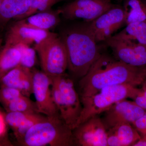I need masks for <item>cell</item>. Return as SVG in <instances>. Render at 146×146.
Returning a JSON list of instances; mask_svg holds the SVG:
<instances>
[{
	"mask_svg": "<svg viewBox=\"0 0 146 146\" xmlns=\"http://www.w3.org/2000/svg\"><path fill=\"white\" fill-rule=\"evenodd\" d=\"M146 80V68L134 67L117 60L102 50L85 76L79 80L80 98L88 96L106 86L129 84L137 87Z\"/></svg>",
	"mask_w": 146,
	"mask_h": 146,
	"instance_id": "cell-1",
	"label": "cell"
},
{
	"mask_svg": "<svg viewBox=\"0 0 146 146\" xmlns=\"http://www.w3.org/2000/svg\"><path fill=\"white\" fill-rule=\"evenodd\" d=\"M91 22L70 24L60 35L67 52L68 70L71 77L78 80L88 72L103 50L96 41Z\"/></svg>",
	"mask_w": 146,
	"mask_h": 146,
	"instance_id": "cell-2",
	"label": "cell"
},
{
	"mask_svg": "<svg viewBox=\"0 0 146 146\" xmlns=\"http://www.w3.org/2000/svg\"><path fill=\"white\" fill-rule=\"evenodd\" d=\"M18 144L23 146H75L73 129L59 115L45 116L29 129Z\"/></svg>",
	"mask_w": 146,
	"mask_h": 146,
	"instance_id": "cell-3",
	"label": "cell"
},
{
	"mask_svg": "<svg viewBox=\"0 0 146 146\" xmlns=\"http://www.w3.org/2000/svg\"><path fill=\"white\" fill-rule=\"evenodd\" d=\"M53 100L60 118L73 129L81 115L80 97L71 77L65 74L52 78Z\"/></svg>",
	"mask_w": 146,
	"mask_h": 146,
	"instance_id": "cell-4",
	"label": "cell"
},
{
	"mask_svg": "<svg viewBox=\"0 0 146 146\" xmlns=\"http://www.w3.org/2000/svg\"><path fill=\"white\" fill-rule=\"evenodd\" d=\"M139 90L129 84L113 85L105 87L91 96L80 98L82 109L75 127L91 117L102 114L118 102L133 99Z\"/></svg>",
	"mask_w": 146,
	"mask_h": 146,
	"instance_id": "cell-5",
	"label": "cell"
},
{
	"mask_svg": "<svg viewBox=\"0 0 146 146\" xmlns=\"http://www.w3.org/2000/svg\"><path fill=\"white\" fill-rule=\"evenodd\" d=\"M39 55L42 71L51 78L65 74L68 56L60 36L52 33L33 47Z\"/></svg>",
	"mask_w": 146,
	"mask_h": 146,
	"instance_id": "cell-6",
	"label": "cell"
},
{
	"mask_svg": "<svg viewBox=\"0 0 146 146\" xmlns=\"http://www.w3.org/2000/svg\"><path fill=\"white\" fill-rule=\"evenodd\" d=\"M112 0H74L60 7V14L67 20L94 21L114 4Z\"/></svg>",
	"mask_w": 146,
	"mask_h": 146,
	"instance_id": "cell-7",
	"label": "cell"
},
{
	"mask_svg": "<svg viewBox=\"0 0 146 146\" xmlns=\"http://www.w3.org/2000/svg\"><path fill=\"white\" fill-rule=\"evenodd\" d=\"M91 25L97 43H104L126 25L122 5L114 4L108 10L91 22Z\"/></svg>",
	"mask_w": 146,
	"mask_h": 146,
	"instance_id": "cell-8",
	"label": "cell"
},
{
	"mask_svg": "<svg viewBox=\"0 0 146 146\" xmlns=\"http://www.w3.org/2000/svg\"><path fill=\"white\" fill-rule=\"evenodd\" d=\"M52 85V78L43 71H33V94L37 112L46 116L59 115L53 100Z\"/></svg>",
	"mask_w": 146,
	"mask_h": 146,
	"instance_id": "cell-9",
	"label": "cell"
},
{
	"mask_svg": "<svg viewBox=\"0 0 146 146\" xmlns=\"http://www.w3.org/2000/svg\"><path fill=\"white\" fill-rule=\"evenodd\" d=\"M73 133L75 146H108L107 129L98 115L77 126Z\"/></svg>",
	"mask_w": 146,
	"mask_h": 146,
	"instance_id": "cell-10",
	"label": "cell"
},
{
	"mask_svg": "<svg viewBox=\"0 0 146 146\" xmlns=\"http://www.w3.org/2000/svg\"><path fill=\"white\" fill-rule=\"evenodd\" d=\"M104 43L117 60L134 67L146 68V46L113 36Z\"/></svg>",
	"mask_w": 146,
	"mask_h": 146,
	"instance_id": "cell-11",
	"label": "cell"
},
{
	"mask_svg": "<svg viewBox=\"0 0 146 146\" xmlns=\"http://www.w3.org/2000/svg\"><path fill=\"white\" fill-rule=\"evenodd\" d=\"M146 112L134 101L125 99L111 106L103 112L101 118L107 130L121 124H132Z\"/></svg>",
	"mask_w": 146,
	"mask_h": 146,
	"instance_id": "cell-12",
	"label": "cell"
},
{
	"mask_svg": "<svg viewBox=\"0 0 146 146\" xmlns=\"http://www.w3.org/2000/svg\"><path fill=\"white\" fill-rule=\"evenodd\" d=\"M50 31L41 30L27 26L17 22L7 35L5 43L10 44H24L30 46L39 44L51 34Z\"/></svg>",
	"mask_w": 146,
	"mask_h": 146,
	"instance_id": "cell-13",
	"label": "cell"
},
{
	"mask_svg": "<svg viewBox=\"0 0 146 146\" xmlns=\"http://www.w3.org/2000/svg\"><path fill=\"white\" fill-rule=\"evenodd\" d=\"M46 116L37 113L10 112L4 114L7 125L12 129L18 143L32 126L43 119Z\"/></svg>",
	"mask_w": 146,
	"mask_h": 146,
	"instance_id": "cell-14",
	"label": "cell"
},
{
	"mask_svg": "<svg viewBox=\"0 0 146 146\" xmlns=\"http://www.w3.org/2000/svg\"><path fill=\"white\" fill-rule=\"evenodd\" d=\"M108 146H133L141 135L132 124H121L107 130Z\"/></svg>",
	"mask_w": 146,
	"mask_h": 146,
	"instance_id": "cell-15",
	"label": "cell"
},
{
	"mask_svg": "<svg viewBox=\"0 0 146 146\" xmlns=\"http://www.w3.org/2000/svg\"><path fill=\"white\" fill-rule=\"evenodd\" d=\"M59 11L39 12L18 21L20 23L37 29L49 31L59 23Z\"/></svg>",
	"mask_w": 146,
	"mask_h": 146,
	"instance_id": "cell-16",
	"label": "cell"
},
{
	"mask_svg": "<svg viewBox=\"0 0 146 146\" xmlns=\"http://www.w3.org/2000/svg\"><path fill=\"white\" fill-rule=\"evenodd\" d=\"M21 58V49L18 44L5 43L0 49V79L20 65Z\"/></svg>",
	"mask_w": 146,
	"mask_h": 146,
	"instance_id": "cell-17",
	"label": "cell"
},
{
	"mask_svg": "<svg viewBox=\"0 0 146 146\" xmlns=\"http://www.w3.org/2000/svg\"><path fill=\"white\" fill-rule=\"evenodd\" d=\"M31 0H1L0 5V22L12 19L19 20L29 8Z\"/></svg>",
	"mask_w": 146,
	"mask_h": 146,
	"instance_id": "cell-18",
	"label": "cell"
},
{
	"mask_svg": "<svg viewBox=\"0 0 146 146\" xmlns=\"http://www.w3.org/2000/svg\"><path fill=\"white\" fill-rule=\"evenodd\" d=\"M112 36L146 46V21L127 24Z\"/></svg>",
	"mask_w": 146,
	"mask_h": 146,
	"instance_id": "cell-19",
	"label": "cell"
},
{
	"mask_svg": "<svg viewBox=\"0 0 146 146\" xmlns=\"http://www.w3.org/2000/svg\"><path fill=\"white\" fill-rule=\"evenodd\" d=\"M123 2L126 25L146 21V0H124Z\"/></svg>",
	"mask_w": 146,
	"mask_h": 146,
	"instance_id": "cell-20",
	"label": "cell"
},
{
	"mask_svg": "<svg viewBox=\"0 0 146 146\" xmlns=\"http://www.w3.org/2000/svg\"><path fill=\"white\" fill-rule=\"evenodd\" d=\"M7 112H18L27 113H38L35 102H33L29 97L23 96L10 102L4 106Z\"/></svg>",
	"mask_w": 146,
	"mask_h": 146,
	"instance_id": "cell-21",
	"label": "cell"
},
{
	"mask_svg": "<svg viewBox=\"0 0 146 146\" xmlns=\"http://www.w3.org/2000/svg\"><path fill=\"white\" fill-rule=\"evenodd\" d=\"M30 70L18 65L0 79V86H7L18 89L21 80Z\"/></svg>",
	"mask_w": 146,
	"mask_h": 146,
	"instance_id": "cell-22",
	"label": "cell"
},
{
	"mask_svg": "<svg viewBox=\"0 0 146 146\" xmlns=\"http://www.w3.org/2000/svg\"><path fill=\"white\" fill-rule=\"evenodd\" d=\"M63 0H31L29 8L26 13L21 16L19 20L39 12L50 10L51 7Z\"/></svg>",
	"mask_w": 146,
	"mask_h": 146,
	"instance_id": "cell-23",
	"label": "cell"
},
{
	"mask_svg": "<svg viewBox=\"0 0 146 146\" xmlns=\"http://www.w3.org/2000/svg\"><path fill=\"white\" fill-rule=\"evenodd\" d=\"M21 49V58L20 65L31 70L36 63V50L34 48L24 44H18Z\"/></svg>",
	"mask_w": 146,
	"mask_h": 146,
	"instance_id": "cell-24",
	"label": "cell"
},
{
	"mask_svg": "<svg viewBox=\"0 0 146 146\" xmlns=\"http://www.w3.org/2000/svg\"><path fill=\"white\" fill-rule=\"evenodd\" d=\"M23 95L18 89L7 86H0V103L3 106Z\"/></svg>",
	"mask_w": 146,
	"mask_h": 146,
	"instance_id": "cell-25",
	"label": "cell"
},
{
	"mask_svg": "<svg viewBox=\"0 0 146 146\" xmlns=\"http://www.w3.org/2000/svg\"><path fill=\"white\" fill-rule=\"evenodd\" d=\"M132 125L141 135L146 134V112Z\"/></svg>",
	"mask_w": 146,
	"mask_h": 146,
	"instance_id": "cell-26",
	"label": "cell"
},
{
	"mask_svg": "<svg viewBox=\"0 0 146 146\" xmlns=\"http://www.w3.org/2000/svg\"><path fill=\"white\" fill-rule=\"evenodd\" d=\"M133 100L136 104L146 111V98L144 96L141 88L139 89L138 93Z\"/></svg>",
	"mask_w": 146,
	"mask_h": 146,
	"instance_id": "cell-27",
	"label": "cell"
},
{
	"mask_svg": "<svg viewBox=\"0 0 146 146\" xmlns=\"http://www.w3.org/2000/svg\"><path fill=\"white\" fill-rule=\"evenodd\" d=\"M6 123L4 115L0 111V136L7 133Z\"/></svg>",
	"mask_w": 146,
	"mask_h": 146,
	"instance_id": "cell-28",
	"label": "cell"
},
{
	"mask_svg": "<svg viewBox=\"0 0 146 146\" xmlns=\"http://www.w3.org/2000/svg\"><path fill=\"white\" fill-rule=\"evenodd\" d=\"M13 144L9 139L7 133L0 136V146H12Z\"/></svg>",
	"mask_w": 146,
	"mask_h": 146,
	"instance_id": "cell-29",
	"label": "cell"
},
{
	"mask_svg": "<svg viewBox=\"0 0 146 146\" xmlns=\"http://www.w3.org/2000/svg\"><path fill=\"white\" fill-rule=\"evenodd\" d=\"M133 146H146V134L141 135V138Z\"/></svg>",
	"mask_w": 146,
	"mask_h": 146,
	"instance_id": "cell-30",
	"label": "cell"
},
{
	"mask_svg": "<svg viewBox=\"0 0 146 146\" xmlns=\"http://www.w3.org/2000/svg\"><path fill=\"white\" fill-rule=\"evenodd\" d=\"M141 86H142V87H143V88H144V89H145L146 90V80L145 81V82Z\"/></svg>",
	"mask_w": 146,
	"mask_h": 146,
	"instance_id": "cell-31",
	"label": "cell"
},
{
	"mask_svg": "<svg viewBox=\"0 0 146 146\" xmlns=\"http://www.w3.org/2000/svg\"><path fill=\"white\" fill-rule=\"evenodd\" d=\"M116 1H117L118 2L121 3L123 2V1L124 0H116Z\"/></svg>",
	"mask_w": 146,
	"mask_h": 146,
	"instance_id": "cell-32",
	"label": "cell"
},
{
	"mask_svg": "<svg viewBox=\"0 0 146 146\" xmlns=\"http://www.w3.org/2000/svg\"><path fill=\"white\" fill-rule=\"evenodd\" d=\"M1 0H0V5H1Z\"/></svg>",
	"mask_w": 146,
	"mask_h": 146,
	"instance_id": "cell-33",
	"label": "cell"
}]
</instances>
